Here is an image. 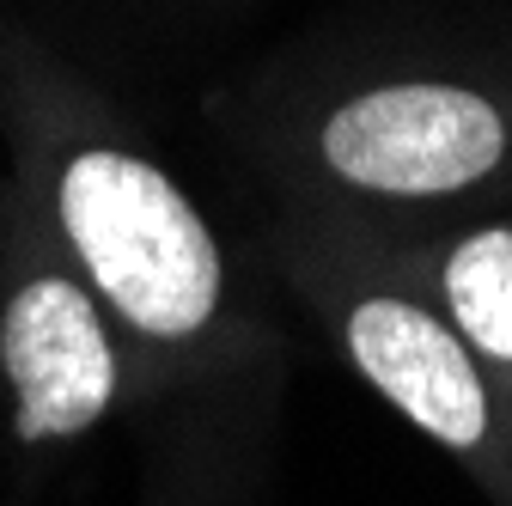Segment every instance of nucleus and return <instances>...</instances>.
Wrapping results in <instances>:
<instances>
[{"mask_svg": "<svg viewBox=\"0 0 512 506\" xmlns=\"http://www.w3.org/2000/svg\"><path fill=\"white\" fill-rule=\"evenodd\" d=\"M55 214L80 269L153 342H189L214 324L226 263L196 202L141 153L86 147L61 165Z\"/></svg>", "mask_w": 512, "mask_h": 506, "instance_id": "1", "label": "nucleus"}, {"mask_svg": "<svg viewBox=\"0 0 512 506\" xmlns=\"http://www.w3.org/2000/svg\"><path fill=\"white\" fill-rule=\"evenodd\" d=\"M348 366L452 458L488 506H512V415L439 305L397 281H360L330 311Z\"/></svg>", "mask_w": 512, "mask_h": 506, "instance_id": "2", "label": "nucleus"}, {"mask_svg": "<svg viewBox=\"0 0 512 506\" xmlns=\"http://www.w3.org/2000/svg\"><path fill=\"white\" fill-rule=\"evenodd\" d=\"M317 165L372 202H445L512 165V116L464 80H378L317 122Z\"/></svg>", "mask_w": 512, "mask_h": 506, "instance_id": "3", "label": "nucleus"}, {"mask_svg": "<svg viewBox=\"0 0 512 506\" xmlns=\"http://www.w3.org/2000/svg\"><path fill=\"white\" fill-rule=\"evenodd\" d=\"M0 366L13 378V433L25 446L74 439L116 403V348L98 305L68 275H31L0 318Z\"/></svg>", "mask_w": 512, "mask_h": 506, "instance_id": "4", "label": "nucleus"}, {"mask_svg": "<svg viewBox=\"0 0 512 506\" xmlns=\"http://www.w3.org/2000/svg\"><path fill=\"white\" fill-rule=\"evenodd\" d=\"M427 299L464 336L512 415V220H476L427 250Z\"/></svg>", "mask_w": 512, "mask_h": 506, "instance_id": "5", "label": "nucleus"}]
</instances>
